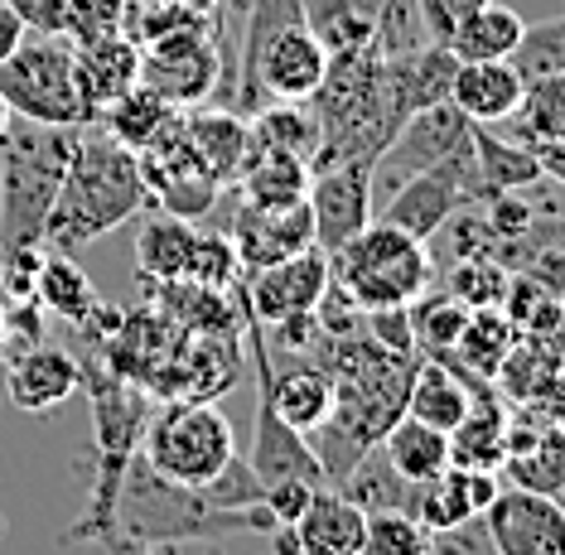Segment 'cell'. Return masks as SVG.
Instances as JSON below:
<instances>
[{"label":"cell","mask_w":565,"mask_h":555,"mask_svg":"<svg viewBox=\"0 0 565 555\" xmlns=\"http://www.w3.org/2000/svg\"><path fill=\"white\" fill-rule=\"evenodd\" d=\"M107 532H121L140 546H189V541H223L247 532H276L266 502L256 508H217L209 488L174 483L150 463L146 455L126 459L117 493H111V522Z\"/></svg>","instance_id":"cell-1"},{"label":"cell","mask_w":565,"mask_h":555,"mask_svg":"<svg viewBox=\"0 0 565 555\" xmlns=\"http://www.w3.org/2000/svg\"><path fill=\"white\" fill-rule=\"evenodd\" d=\"M150 203L146 179H140V154L111 140L97 121L78 131V150L68 160L54 213L44 223V252H83L102 242L107 232L126 227Z\"/></svg>","instance_id":"cell-2"},{"label":"cell","mask_w":565,"mask_h":555,"mask_svg":"<svg viewBox=\"0 0 565 555\" xmlns=\"http://www.w3.org/2000/svg\"><path fill=\"white\" fill-rule=\"evenodd\" d=\"M324 77L329 49L305 15V0H252L227 111L256 116L271 102H310Z\"/></svg>","instance_id":"cell-3"},{"label":"cell","mask_w":565,"mask_h":555,"mask_svg":"<svg viewBox=\"0 0 565 555\" xmlns=\"http://www.w3.org/2000/svg\"><path fill=\"white\" fill-rule=\"evenodd\" d=\"M78 131L83 126L10 116L0 136V262L44 252V223L78 150Z\"/></svg>","instance_id":"cell-4"},{"label":"cell","mask_w":565,"mask_h":555,"mask_svg":"<svg viewBox=\"0 0 565 555\" xmlns=\"http://www.w3.org/2000/svg\"><path fill=\"white\" fill-rule=\"evenodd\" d=\"M430 252L411 232L392 223H367L339 252H329V280L339 286L363 314L382 309H411L430 290Z\"/></svg>","instance_id":"cell-5"},{"label":"cell","mask_w":565,"mask_h":555,"mask_svg":"<svg viewBox=\"0 0 565 555\" xmlns=\"http://www.w3.org/2000/svg\"><path fill=\"white\" fill-rule=\"evenodd\" d=\"M140 455H146L164 479L189 483V488H209L217 473L233 463L237 440L233 425L213 402H164L156 410V420H146L140 435Z\"/></svg>","instance_id":"cell-6"},{"label":"cell","mask_w":565,"mask_h":555,"mask_svg":"<svg viewBox=\"0 0 565 555\" xmlns=\"http://www.w3.org/2000/svg\"><path fill=\"white\" fill-rule=\"evenodd\" d=\"M0 102L10 116L54 126H87L78 93V63L68 34H24V44L0 63Z\"/></svg>","instance_id":"cell-7"},{"label":"cell","mask_w":565,"mask_h":555,"mask_svg":"<svg viewBox=\"0 0 565 555\" xmlns=\"http://www.w3.org/2000/svg\"><path fill=\"white\" fill-rule=\"evenodd\" d=\"M223 83V54H217V20L203 15L199 24L170 30L140 49V87H150L170 107H199L217 97Z\"/></svg>","instance_id":"cell-8"},{"label":"cell","mask_w":565,"mask_h":555,"mask_svg":"<svg viewBox=\"0 0 565 555\" xmlns=\"http://www.w3.org/2000/svg\"><path fill=\"white\" fill-rule=\"evenodd\" d=\"M488 199L483 184H479V164H473V146L455 150L449 160H440L435 170H420L402 179V184L392 189L387 209H382L377 217L392 227L411 232L416 242H430L435 232H440L449 217H459L469 209V203Z\"/></svg>","instance_id":"cell-9"},{"label":"cell","mask_w":565,"mask_h":555,"mask_svg":"<svg viewBox=\"0 0 565 555\" xmlns=\"http://www.w3.org/2000/svg\"><path fill=\"white\" fill-rule=\"evenodd\" d=\"M136 262L146 280H203V286H217V290H233L242 276L233 242L209 237L189 217H170V213L140 232Z\"/></svg>","instance_id":"cell-10"},{"label":"cell","mask_w":565,"mask_h":555,"mask_svg":"<svg viewBox=\"0 0 565 555\" xmlns=\"http://www.w3.org/2000/svg\"><path fill=\"white\" fill-rule=\"evenodd\" d=\"M140 179H146V193L160 213L189 217V223H199L217 203V193H223V184L203 170V160L194 154V146H189L184 116H174L156 146L140 150Z\"/></svg>","instance_id":"cell-11"},{"label":"cell","mask_w":565,"mask_h":555,"mask_svg":"<svg viewBox=\"0 0 565 555\" xmlns=\"http://www.w3.org/2000/svg\"><path fill=\"white\" fill-rule=\"evenodd\" d=\"M469 131H473V121L455 107V102H435L426 111H411L402 121V131L387 140V150H382L377 164H372V184L396 189L411 174L435 170L440 160H449L455 150L469 146Z\"/></svg>","instance_id":"cell-12"},{"label":"cell","mask_w":565,"mask_h":555,"mask_svg":"<svg viewBox=\"0 0 565 555\" xmlns=\"http://www.w3.org/2000/svg\"><path fill=\"white\" fill-rule=\"evenodd\" d=\"M329 286V256L310 247L300 256H286L276 266H262L252 276H237V300L242 314L256 319V324H280L290 314H310L319 309V295Z\"/></svg>","instance_id":"cell-13"},{"label":"cell","mask_w":565,"mask_h":555,"mask_svg":"<svg viewBox=\"0 0 565 555\" xmlns=\"http://www.w3.org/2000/svg\"><path fill=\"white\" fill-rule=\"evenodd\" d=\"M305 209L315 223V247L324 256L339 252L372 223V160H339L329 170H315Z\"/></svg>","instance_id":"cell-14"},{"label":"cell","mask_w":565,"mask_h":555,"mask_svg":"<svg viewBox=\"0 0 565 555\" xmlns=\"http://www.w3.org/2000/svg\"><path fill=\"white\" fill-rule=\"evenodd\" d=\"M483 526L498 555H565V502L526 488H498L483 508Z\"/></svg>","instance_id":"cell-15"},{"label":"cell","mask_w":565,"mask_h":555,"mask_svg":"<svg viewBox=\"0 0 565 555\" xmlns=\"http://www.w3.org/2000/svg\"><path fill=\"white\" fill-rule=\"evenodd\" d=\"M237 270L252 276L262 266H276L286 256H300L315 247V223L305 203H286V209H262V203H242L227 227Z\"/></svg>","instance_id":"cell-16"},{"label":"cell","mask_w":565,"mask_h":555,"mask_svg":"<svg viewBox=\"0 0 565 555\" xmlns=\"http://www.w3.org/2000/svg\"><path fill=\"white\" fill-rule=\"evenodd\" d=\"M367 512L353 508L339 488L315 493V502L290 526H276V555H358Z\"/></svg>","instance_id":"cell-17"},{"label":"cell","mask_w":565,"mask_h":555,"mask_svg":"<svg viewBox=\"0 0 565 555\" xmlns=\"http://www.w3.org/2000/svg\"><path fill=\"white\" fill-rule=\"evenodd\" d=\"M252 473L262 488L271 483H290V479H305V483H319L329 488L324 479V463H319L310 435H300L295 425H286L276 416V406L266 402L262 392H256V425H252Z\"/></svg>","instance_id":"cell-18"},{"label":"cell","mask_w":565,"mask_h":555,"mask_svg":"<svg viewBox=\"0 0 565 555\" xmlns=\"http://www.w3.org/2000/svg\"><path fill=\"white\" fill-rule=\"evenodd\" d=\"M498 473H508L512 488L565 502V430L542 416L508 420V459Z\"/></svg>","instance_id":"cell-19"},{"label":"cell","mask_w":565,"mask_h":555,"mask_svg":"<svg viewBox=\"0 0 565 555\" xmlns=\"http://www.w3.org/2000/svg\"><path fill=\"white\" fill-rule=\"evenodd\" d=\"M83 386V367L73 353H63V348H30V353L10 357L6 363V396L10 406L30 410V416H44V410L63 406L73 392Z\"/></svg>","instance_id":"cell-20"},{"label":"cell","mask_w":565,"mask_h":555,"mask_svg":"<svg viewBox=\"0 0 565 555\" xmlns=\"http://www.w3.org/2000/svg\"><path fill=\"white\" fill-rule=\"evenodd\" d=\"M78 63V93L87 107V121H97L102 107H111L121 93L140 83V44L131 34H102L93 44H73Z\"/></svg>","instance_id":"cell-21"},{"label":"cell","mask_w":565,"mask_h":555,"mask_svg":"<svg viewBox=\"0 0 565 555\" xmlns=\"http://www.w3.org/2000/svg\"><path fill=\"white\" fill-rule=\"evenodd\" d=\"M184 136H189V146H194V154L203 160V170H209L223 189H233L237 174H242V160H247V146H252L247 116L199 102V107H189V116H184Z\"/></svg>","instance_id":"cell-22"},{"label":"cell","mask_w":565,"mask_h":555,"mask_svg":"<svg viewBox=\"0 0 565 555\" xmlns=\"http://www.w3.org/2000/svg\"><path fill=\"white\" fill-rule=\"evenodd\" d=\"M522 77L508 58H493V63H459L455 68V83H449V102L469 116L473 126H498L518 111L522 102Z\"/></svg>","instance_id":"cell-23"},{"label":"cell","mask_w":565,"mask_h":555,"mask_svg":"<svg viewBox=\"0 0 565 555\" xmlns=\"http://www.w3.org/2000/svg\"><path fill=\"white\" fill-rule=\"evenodd\" d=\"M150 295L164 305V319H174L184 333H237L247 324L237 290L227 300V290L203 286V280H150Z\"/></svg>","instance_id":"cell-24"},{"label":"cell","mask_w":565,"mask_h":555,"mask_svg":"<svg viewBox=\"0 0 565 555\" xmlns=\"http://www.w3.org/2000/svg\"><path fill=\"white\" fill-rule=\"evenodd\" d=\"M479 392L483 386H469L455 367L440 363V357H420L416 377H411V392H406V416H416V420H426L435 430L449 435L469 416V406Z\"/></svg>","instance_id":"cell-25"},{"label":"cell","mask_w":565,"mask_h":555,"mask_svg":"<svg viewBox=\"0 0 565 555\" xmlns=\"http://www.w3.org/2000/svg\"><path fill=\"white\" fill-rule=\"evenodd\" d=\"M508 459V410L488 396V386L473 396L469 416L449 430V463L455 469H488L498 473Z\"/></svg>","instance_id":"cell-26"},{"label":"cell","mask_w":565,"mask_h":555,"mask_svg":"<svg viewBox=\"0 0 565 555\" xmlns=\"http://www.w3.org/2000/svg\"><path fill=\"white\" fill-rule=\"evenodd\" d=\"M512 343H518V324H512L503 309H469V319H465V329H459L455 353L449 357H455V372L465 382H488V377H498V367H503V357L512 353Z\"/></svg>","instance_id":"cell-27"},{"label":"cell","mask_w":565,"mask_h":555,"mask_svg":"<svg viewBox=\"0 0 565 555\" xmlns=\"http://www.w3.org/2000/svg\"><path fill=\"white\" fill-rule=\"evenodd\" d=\"M526 30V20L518 10L498 6V0H483L479 10H469L465 20L449 30L445 49L455 54L459 63H493V58H512V49H518V39Z\"/></svg>","instance_id":"cell-28"},{"label":"cell","mask_w":565,"mask_h":555,"mask_svg":"<svg viewBox=\"0 0 565 555\" xmlns=\"http://www.w3.org/2000/svg\"><path fill=\"white\" fill-rule=\"evenodd\" d=\"M34 300H40V309H49V314H58L63 324H87V314L102 305V295L93 286V276L73 262L68 252H49L40 256V266H34Z\"/></svg>","instance_id":"cell-29"},{"label":"cell","mask_w":565,"mask_h":555,"mask_svg":"<svg viewBox=\"0 0 565 555\" xmlns=\"http://www.w3.org/2000/svg\"><path fill=\"white\" fill-rule=\"evenodd\" d=\"M339 493L349 498L353 508H363L367 517H372V512H416V493H420V483L402 479V473H396V463L387 459V449L372 445L367 455L358 459L349 473H343Z\"/></svg>","instance_id":"cell-30"},{"label":"cell","mask_w":565,"mask_h":555,"mask_svg":"<svg viewBox=\"0 0 565 555\" xmlns=\"http://www.w3.org/2000/svg\"><path fill=\"white\" fill-rule=\"evenodd\" d=\"M469 146H473V164H479V184L488 199L498 193H518V189H532L542 174V160H536L532 146H512V140L493 136L488 126H473L469 131Z\"/></svg>","instance_id":"cell-31"},{"label":"cell","mask_w":565,"mask_h":555,"mask_svg":"<svg viewBox=\"0 0 565 555\" xmlns=\"http://www.w3.org/2000/svg\"><path fill=\"white\" fill-rule=\"evenodd\" d=\"M382 449H387V459L396 463V473L411 483H430L435 473L449 469V435L435 430V425L416 420V416H396L392 430L377 440Z\"/></svg>","instance_id":"cell-32"},{"label":"cell","mask_w":565,"mask_h":555,"mask_svg":"<svg viewBox=\"0 0 565 555\" xmlns=\"http://www.w3.org/2000/svg\"><path fill=\"white\" fill-rule=\"evenodd\" d=\"M179 116V107H170V102H160L150 87H131V93H121L111 107H102L97 116V126L107 131L111 140H121L126 150H146V146H156V140L164 136V126H170Z\"/></svg>","instance_id":"cell-33"},{"label":"cell","mask_w":565,"mask_h":555,"mask_svg":"<svg viewBox=\"0 0 565 555\" xmlns=\"http://www.w3.org/2000/svg\"><path fill=\"white\" fill-rule=\"evenodd\" d=\"M518 126L526 146H561L565 140V73L532 77L518 102Z\"/></svg>","instance_id":"cell-34"},{"label":"cell","mask_w":565,"mask_h":555,"mask_svg":"<svg viewBox=\"0 0 565 555\" xmlns=\"http://www.w3.org/2000/svg\"><path fill=\"white\" fill-rule=\"evenodd\" d=\"M358 555H430V526L416 512H372Z\"/></svg>","instance_id":"cell-35"},{"label":"cell","mask_w":565,"mask_h":555,"mask_svg":"<svg viewBox=\"0 0 565 555\" xmlns=\"http://www.w3.org/2000/svg\"><path fill=\"white\" fill-rule=\"evenodd\" d=\"M508 63L518 68L522 83L546 77V73H565V15H551L542 24H526Z\"/></svg>","instance_id":"cell-36"},{"label":"cell","mask_w":565,"mask_h":555,"mask_svg":"<svg viewBox=\"0 0 565 555\" xmlns=\"http://www.w3.org/2000/svg\"><path fill=\"white\" fill-rule=\"evenodd\" d=\"M121 20H126V0H68L63 34L73 44H93L102 34H121Z\"/></svg>","instance_id":"cell-37"},{"label":"cell","mask_w":565,"mask_h":555,"mask_svg":"<svg viewBox=\"0 0 565 555\" xmlns=\"http://www.w3.org/2000/svg\"><path fill=\"white\" fill-rule=\"evenodd\" d=\"M6 300V295H0ZM44 343V309L34 295H24V300H6V357L0 363H10V357L30 353V348Z\"/></svg>","instance_id":"cell-38"},{"label":"cell","mask_w":565,"mask_h":555,"mask_svg":"<svg viewBox=\"0 0 565 555\" xmlns=\"http://www.w3.org/2000/svg\"><path fill=\"white\" fill-rule=\"evenodd\" d=\"M430 555H498V551L488 541L483 517H469L459 526H445V532H430Z\"/></svg>","instance_id":"cell-39"},{"label":"cell","mask_w":565,"mask_h":555,"mask_svg":"<svg viewBox=\"0 0 565 555\" xmlns=\"http://www.w3.org/2000/svg\"><path fill=\"white\" fill-rule=\"evenodd\" d=\"M6 6L24 20L30 34H63L68 24V0H6Z\"/></svg>","instance_id":"cell-40"},{"label":"cell","mask_w":565,"mask_h":555,"mask_svg":"<svg viewBox=\"0 0 565 555\" xmlns=\"http://www.w3.org/2000/svg\"><path fill=\"white\" fill-rule=\"evenodd\" d=\"M416 6H420V20H426L430 39H435V44H445L449 30H455L469 10H479L483 0H416Z\"/></svg>","instance_id":"cell-41"},{"label":"cell","mask_w":565,"mask_h":555,"mask_svg":"<svg viewBox=\"0 0 565 555\" xmlns=\"http://www.w3.org/2000/svg\"><path fill=\"white\" fill-rule=\"evenodd\" d=\"M24 34H30V30H24V20L6 6V0H0V63H6V58L24 44Z\"/></svg>","instance_id":"cell-42"},{"label":"cell","mask_w":565,"mask_h":555,"mask_svg":"<svg viewBox=\"0 0 565 555\" xmlns=\"http://www.w3.org/2000/svg\"><path fill=\"white\" fill-rule=\"evenodd\" d=\"M93 546H102L107 555H156V546H140V541H131V536H121V532H102ZM217 555V551H213Z\"/></svg>","instance_id":"cell-43"},{"label":"cell","mask_w":565,"mask_h":555,"mask_svg":"<svg viewBox=\"0 0 565 555\" xmlns=\"http://www.w3.org/2000/svg\"><path fill=\"white\" fill-rule=\"evenodd\" d=\"M532 150H536V160H542V174L565 189V140L561 146H532Z\"/></svg>","instance_id":"cell-44"},{"label":"cell","mask_w":565,"mask_h":555,"mask_svg":"<svg viewBox=\"0 0 565 555\" xmlns=\"http://www.w3.org/2000/svg\"><path fill=\"white\" fill-rule=\"evenodd\" d=\"M179 6H189V10H199V15H213L223 0H179Z\"/></svg>","instance_id":"cell-45"},{"label":"cell","mask_w":565,"mask_h":555,"mask_svg":"<svg viewBox=\"0 0 565 555\" xmlns=\"http://www.w3.org/2000/svg\"><path fill=\"white\" fill-rule=\"evenodd\" d=\"M0 357H6V300H0Z\"/></svg>","instance_id":"cell-46"},{"label":"cell","mask_w":565,"mask_h":555,"mask_svg":"<svg viewBox=\"0 0 565 555\" xmlns=\"http://www.w3.org/2000/svg\"><path fill=\"white\" fill-rule=\"evenodd\" d=\"M6 126H10V107L0 102V136H6Z\"/></svg>","instance_id":"cell-47"},{"label":"cell","mask_w":565,"mask_h":555,"mask_svg":"<svg viewBox=\"0 0 565 555\" xmlns=\"http://www.w3.org/2000/svg\"><path fill=\"white\" fill-rule=\"evenodd\" d=\"M561 430H565V420H561Z\"/></svg>","instance_id":"cell-48"}]
</instances>
